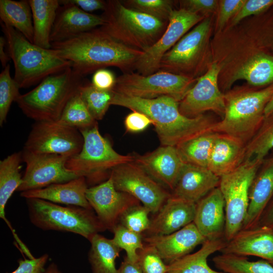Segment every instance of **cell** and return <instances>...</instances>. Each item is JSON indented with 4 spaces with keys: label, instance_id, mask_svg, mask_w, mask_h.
Returning a JSON list of instances; mask_svg holds the SVG:
<instances>
[{
    "label": "cell",
    "instance_id": "cell-41",
    "mask_svg": "<svg viewBox=\"0 0 273 273\" xmlns=\"http://www.w3.org/2000/svg\"><path fill=\"white\" fill-rule=\"evenodd\" d=\"M112 232L114 233L113 241L119 248L125 251L126 258L130 261L136 262L138 251L144 247L142 235L127 229L120 223L117 224Z\"/></svg>",
    "mask_w": 273,
    "mask_h": 273
},
{
    "label": "cell",
    "instance_id": "cell-25",
    "mask_svg": "<svg viewBox=\"0 0 273 273\" xmlns=\"http://www.w3.org/2000/svg\"><path fill=\"white\" fill-rule=\"evenodd\" d=\"M87 183L84 176L67 182L53 184L43 188L21 192L25 198H37L56 204L81 207L93 210L86 198Z\"/></svg>",
    "mask_w": 273,
    "mask_h": 273
},
{
    "label": "cell",
    "instance_id": "cell-54",
    "mask_svg": "<svg viewBox=\"0 0 273 273\" xmlns=\"http://www.w3.org/2000/svg\"><path fill=\"white\" fill-rule=\"evenodd\" d=\"M273 113V95L267 104L264 109V116L267 117Z\"/></svg>",
    "mask_w": 273,
    "mask_h": 273
},
{
    "label": "cell",
    "instance_id": "cell-22",
    "mask_svg": "<svg viewBox=\"0 0 273 273\" xmlns=\"http://www.w3.org/2000/svg\"><path fill=\"white\" fill-rule=\"evenodd\" d=\"M104 23L102 16L85 12L73 5H60L51 34V43L67 40Z\"/></svg>",
    "mask_w": 273,
    "mask_h": 273
},
{
    "label": "cell",
    "instance_id": "cell-27",
    "mask_svg": "<svg viewBox=\"0 0 273 273\" xmlns=\"http://www.w3.org/2000/svg\"><path fill=\"white\" fill-rule=\"evenodd\" d=\"M245 151L246 144L240 139L216 133L207 168L220 177L245 161Z\"/></svg>",
    "mask_w": 273,
    "mask_h": 273
},
{
    "label": "cell",
    "instance_id": "cell-19",
    "mask_svg": "<svg viewBox=\"0 0 273 273\" xmlns=\"http://www.w3.org/2000/svg\"><path fill=\"white\" fill-rule=\"evenodd\" d=\"M207 240L194 222L168 235L149 236L145 241L154 247L167 264L190 254Z\"/></svg>",
    "mask_w": 273,
    "mask_h": 273
},
{
    "label": "cell",
    "instance_id": "cell-6",
    "mask_svg": "<svg viewBox=\"0 0 273 273\" xmlns=\"http://www.w3.org/2000/svg\"><path fill=\"white\" fill-rule=\"evenodd\" d=\"M272 95L273 85L260 90L224 95V115L210 131L234 136L246 144L262 123L265 106Z\"/></svg>",
    "mask_w": 273,
    "mask_h": 273
},
{
    "label": "cell",
    "instance_id": "cell-43",
    "mask_svg": "<svg viewBox=\"0 0 273 273\" xmlns=\"http://www.w3.org/2000/svg\"><path fill=\"white\" fill-rule=\"evenodd\" d=\"M138 254L137 262L142 273H167V264L154 247L144 246Z\"/></svg>",
    "mask_w": 273,
    "mask_h": 273
},
{
    "label": "cell",
    "instance_id": "cell-5",
    "mask_svg": "<svg viewBox=\"0 0 273 273\" xmlns=\"http://www.w3.org/2000/svg\"><path fill=\"white\" fill-rule=\"evenodd\" d=\"M101 28L115 40L130 48L145 52L164 32L168 22L131 9L121 1L109 0L101 15Z\"/></svg>",
    "mask_w": 273,
    "mask_h": 273
},
{
    "label": "cell",
    "instance_id": "cell-21",
    "mask_svg": "<svg viewBox=\"0 0 273 273\" xmlns=\"http://www.w3.org/2000/svg\"><path fill=\"white\" fill-rule=\"evenodd\" d=\"M221 253L254 256L273 265V230L265 226L241 230L220 251Z\"/></svg>",
    "mask_w": 273,
    "mask_h": 273
},
{
    "label": "cell",
    "instance_id": "cell-35",
    "mask_svg": "<svg viewBox=\"0 0 273 273\" xmlns=\"http://www.w3.org/2000/svg\"><path fill=\"white\" fill-rule=\"evenodd\" d=\"M212 261L225 273H273V265L263 259L250 261L246 256L221 253L214 257Z\"/></svg>",
    "mask_w": 273,
    "mask_h": 273
},
{
    "label": "cell",
    "instance_id": "cell-53",
    "mask_svg": "<svg viewBox=\"0 0 273 273\" xmlns=\"http://www.w3.org/2000/svg\"><path fill=\"white\" fill-rule=\"evenodd\" d=\"M7 43L5 37H0V60L4 68L8 65L7 63L10 60L9 55L5 52V46Z\"/></svg>",
    "mask_w": 273,
    "mask_h": 273
},
{
    "label": "cell",
    "instance_id": "cell-28",
    "mask_svg": "<svg viewBox=\"0 0 273 273\" xmlns=\"http://www.w3.org/2000/svg\"><path fill=\"white\" fill-rule=\"evenodd\" d=\"M21 160L22 152H15L0 161V217L9 226L18 245H22L23 242L15 233L10 222L7 219L5 208L9 199L21 184Z\"/></svg>",
    "mask_w": 273,
    "mask_h": 273
},
{
    "label": "cell",
    "instance_id": "cell-7",
    "mask_svg": "<svg viewBox=\"0 0 273 273\" xmlns=\"http://www.w3.org/2000/svg\"><path fill=\"white\" fill-rule=\"evenodd\" d=\"M26 200L31 222L41 230L73 233L89 241L106 230L93 210L37 198Z\"/></svg>",
    "mask_w": 273,
    "mask_h": 273
},
{
    "label": "cell",
    "instance_id": "cell-39",
    "mask_svg": "<svg viewBox=\"0 0 273 273\" xmlns=\"http://www.w3.org/2000/svg\"><path fill=\"white\" fill-rule=\"evenodd\" d=\"M20 87L10 74V66L8 64L0 74V125L6 121L12 103L20 96Z\"/></svg>",
    "mask_w": 273,
    "mask_h": 273
},
{
    "label": "cell",
    "instance_id": "cell-55",
    "mask_svg": "<svg viewBox=\"0 0 273 273\" xmlns=\"http://www.w3.org/2000/svg\"><path fill=\"white\" fill-rule=\"evenodd\" d=\"M44 273H61L54 263H51L46 269Z\"/></svg>",
    "mask_w": 273,
    "mask_h": 273
},
{
    "label": "cell",
    "instance_id": "cell-1",
    "mask_svg": "<svg viewBox=\"0 0 273 273\" xmlns=\"http://www.w3.org/2000/svg\"><path fill=\"white\" fill-rule=\"evenodd\" d=\"M51 49L69 61L73 69L82 77L110 66L124 73L132 72L144 52L118 41L101 27L53 42Z\"/></svg>",
    "mask_w": 273,
    "mask_h": 273
},
{
    "label": "cell",
    "instance_id": "cell-30",
    "mask_svg": "<svg viewBox=\"0 0 273 273\" xmlns=\"http://www.w3.org/2000/svg\"><path fill=\"white\" fill-rule=\"evenodd\" d=\"M31 8L33 27V43L50 49L51 34L60 6L58 0H29Z\"/></svg>",
    "mask_w": 273,
    "mask_h": 273
},
{
    "label": "cell",
    "instance_id": "cell-45",
    "mask_svg": "<svg viewBox=\"0 0 273 273\" xmlns=\"http://www.w3.org/2000/svg\"><path fill=\"white\" fill-rule=\"evenodd\" d=\"M245 1L223 0L219 3L217 26L221 29L232 17L239 11Z\"/></svg>",
    "mask_w": 273,
    "mask_h": 273
},
{
    "label": "cell",
    "instance_id": "cell-14",
    "mask_svg": "<svg viewBox=\"0 0 273 273\" xmlns=\"http://www.w3.org/2000/svg\"><path fill=\"white\" fill-rule=\"evenodd\" d=\"M203 18L200 14L183 8L174 9L164 32L151 47L143 52L135 64L134 70L144 75L158 71L163 56Z\"/></svg>",
    "mask_w": 273,
    "mask_h": 273
},
{
    "label": "cell",
    "instance_id": "cell-38",
    "mask_svg": "<svg viewBox=\"0 0 273 273\" xmlns=\"http://www.w3.org/2000/svg\"><path fill=\"white\" fill-rule=\"evenodd\" d=\"M79 94L93 117L96 121L102 120L111 105L113 90H102L92 83L84 82Z\"/></svg>",
    "mask_w": 273,
    "mask_h": 273
},
{
    "label": "cell",
    "instance_id": "cell-32",
    "mask_svg": "<svg viewBox=\"0 0 273 273\" xmlns=\"http://www.w3.org/2000/svg\"><path fill=\"white\" fill-rule=\"evenodd\" d=\"M88 260L93 273H117L115 261L121 249L113 241L99 234L90 240Z\"/></svg>",
    "mask_w": 273,
    "mask_h": 273
},
{
    "label": "cell",
    "instance_id": "cell-2",
    "mask_svg": "<svg viewBox=\"0 0 273 273\" xmlns=\"http://www.w3.org/2000/svg\"><path fill=\"white\" fill-rule=\"evenodd\" d=\"M113 92L111 105L146 114L152 121L162 146L176 147L206 132L216 122L203 114L187 117L179 109V102L170 96L144 99Z\"/></svg>",
    "mask_w": 273,
    "mask_h": 273
},
{
    "label": "cell",
    "instance_id": "cell-11",
    "mask_svg": "<svg viewBox=\"0 0 273 273\" xmlns=\"http://www.w3.org/2000/svg\"><path fill=\"white\" fill-rule=\"evenodd\" d=\"M83 138L75 128L55 121H37L31 128L23 150L36 154L59 155L69 159L81 151Z\"/></svg>",
    "mask_w": 273,
    "mask_h": 273
},
{
    "label": "cell",
    "instance_id": "cell-26",
    "mask_svg": "<svg viewBox=\"0 0 273 273\" xmlns=\"http://www.w3.org/2000/svg\"><path fill=\"white\" fill-rule=\"evenodd\" d=\"M261 166L250 189L249 207L243 230L258 225L262 213L273 197V157L263 160Z\"/></svg>",
    "mask_w": 273,
    "mask_h": 273
},
{
    "label": "cell",
    "instance_id": "cell-36",
    "mask_svg": "<svg viewBox=\"0 0 273 273\" xmlns=\"http://www.w3.org/2000/svg\"><path fill=\"white\" fill-rule=\"evenodd\" d=\"M273 148V113L265 117L257 131L246 144L245 160L262 162Z\"/></svg>",
    "mask_w": 273,
    "mask_h": 273
},
{
    "label": "cell",
    "instance_id": "cell-20",
    "mask_svg": "<svg viewBox=\"0 0 273 273\" xmlns=\"http://www.w3.org/2000/svg\"><path fill=\"white\" fill-rule=\"evenodd\" d=\"M193 222L206 240L224 239L225 202L219 187L196 203Z\"/></svg>",
    "mask_w": 273,
    "mask_h": 273
},
{
    "label": "cell",
    "instance_id": "cell-15",
    "mask_svg": "<svg viewBox=\"0 0 273 273\" xmlns=\"http://www.w3.org/2000/svg\"><path fill=\"white\" fill-rule=\"evenodd\" d=\"M210 23L209 18L205 19L181 37L163 56L159 70L183 76L188 73H194L202 57Z\"/></svg>",
    "mask_w": 273,
    "mask_h": 273
},
{
    "label": "cell",
    "instance_id": "cell-3",
    "mask_svg": "<svg viewBox=\"0 0 273 273\" xmlns=\"http://www.w3.org/2000/svg\"><path fill=\"white\" fill-rule=\"evenodd\" d=\"M8 44L9 55L15 68L14 79L20 88L40 83L46 77L61 72L71 63L53 49L41 48L29 41L14 28L1 22Z\"/></svg>",
    "mask_w": 273,
    "mask_h": 273
},
{
    "label": "cell",
    "instance_id": "cell-17",
    "mask_svg": "<svg viewBox=\"0 0 273 273\" xmlns=\"http://www.w3.org/2000/svg\"><path fill=\"white\" fill-rule=\"evenodd\" d=\"M86 198L101 223L111 231L127 210L140 204L130 195L117 190L110 176L100 184L88 188Z\"/></svg>",
    "mask_w": 273,
    "mask_h": 273
},
{
    "label": "cell",
    "instance_id": "cell-12",
    "mask_svg": "<svg viewBox=\"0 0 273 273\" xmlns=\"http://www.w3.org/2000/svg\"><path fill=\"white\" fill-rule=\"evenodd\" d=\"M110 176L117 190L130 195L153 213L171 196L134 161L115 167Z\"/></svg>",
    "mask_w": 273,
    "mask_h": 273
},
{
    "label": "cell",
    "instance_id": "cell-23",
    "mask_svg": "<svg viewBox=\"0 0 273 273\" xmlns=\"http://www.w3.org/2000/svg\"><path fill=\"white\" fill-rule=\"evenodd\" d=\"M196 203L171 196L151 220L149 236L173 233L193 222Z\"/></svg>",
    "mask_w": 273,
    "mask_h": 273
},
{
    "label": "cell",
    "instance_id": "cell-18",
    "mask_svg": "<svg viewBox=\"0 0 273 273\" xmlns=\"http://www.w3.org/2000/svg\"><path fill=\"white\" fill-rule=\"evenodd\" d=\"M134 162L159 183L173 190L185 162L176 147L162 146L143 155H135Z\"/></svg>",
    "mask_w": 273,
    "mask_h": 273
},
{
    "label": "cell",
    "instance_id": "cell-47",
    "mask_svg": "<svg viewBox=\"0 0 273 273\" xmlns=\"http://www.w3.org/2000/svg\"><path fill=\"white\" fill-rule=\"evenodd\" d=\"M126 116L124 120V125L126 131L132 133L143 131L153 121L144 113L132 111Z\"/></svg>",
    "mask_w": 273,
    "mask_h": 273
},
{
    "label": "cell",
    "instance_id": "cell-37",
    "mask_svg": "<svg viewBox=\"0 0 273 273\" xmlns=\"http://www.w3.org/2000/svg\"><path fill=\"white\" fill-rule=\"evenodd\" d=\"M57 121L79 130L90 128L97 123L82 101L79 92L68 102Z\"/></svg>",
    "mask_w": 273,
    "mask_h": 273
},
{
    "label": "cell",
    "instance_id": "cell-4",
    "mask_svg": "<svg viewBox=\"0 0 273 273\" xmlns=\"http://www.w3.org/2000/svg\"><path fill=\"white\" fill-rule=\"evenodd\" d=\"M71 67L42 80L30 91L20 95L16 102L28 118L37 121H55L68 102L84 82Z\"/></svg>",
    "mask_w": 273,
    "mask_h": 273
},
{
    "label": "cell",
    "instance_id": "cell-48",
    "mask_svg": "<svg viewBox=\"0 0 273 273\" xmlns=\"http://www.w3.org/2000/svg\"><path fill=\"white\" fill-rule=\"evenodd\" d=\"M116 78L110 70L100 69L94 73L92 84L96 87L105 90H112L116 83Z\"/></svg>",
    "mask_w": 273,
    "mask_h": 273
},
{
    "label": "cell",
    "instance_id": "cell-13",
    "mask_svg": "<svg viewBox=\"0 0 273 273\" xmlns=\"http://www.w3.org/2000/svg\"><path fill=\"white\" fill-rule=\"evenodd\" d=\"M22 158L26 164V168L17 191L22 192L43 188L80 176L67 168L66 163L69 158L65 156L36 154L23 150Z\"/></svg>",
    "mask_w": 273,
    "mask_h": 273
},
{
    "label": "cell",
    "instance_id": "cell-51",
    "mask_svg": "<svg viewBox=\"0 0 273 273\" xmlns=\"http://www.w3.org/2000/svg\"><path fill=\"white\" fill-rule=\"evenodd\" d=\"M258 225L267 226L273 230V197L262 213Z\"/></svg>",
    "mask_w": 273,
    "mask_h": 273
},
{
    "label": "cell",
    "instance_id": "cell-24",
    "mask_svg": "<svg viewBox=\"0 0 273 273\" xmlns=\"http://www.w3.org/2000/svg\"><path fill=\"white\" fill-rule=\"evenodd\" d=\"M219 181L220 177L208 168L185 163L171 195L197 203L218 187Z\"/></svg>",
    "mask_w": 273,
    "mask_h": 273
},
{
    "label": "cell",
    "instance_id": "cell-46",
    "mask_svg": "<svg viewBox=\"0 0 273 273\" xmlns=\"http://www.w3.org/2000/svg\"><path fill=\"white\" fill-rule=\"evenodd\" d=\"M48 259V254L37 258L19 259L18 267L11 273H44Z\"/></svg>",
    "mask_w": 273,
    "mask_h": 273
},
{
    "label": "cell",
    "instance_id": "cell-9",
    "mask_svg": "<svg viewBox=\"0 0 273 273\" xmlns=\"http://www.w3.org/2000/svg\"><path fill=\"white\" fill-rule=\"evenodd\" d=\"M262 163L246 160L233 171L220 177L218 187L225 202L226 242L242 229L249 207L250 189Z\"/></svg>",
    "mask_w": 273,
    "mask_h": 273
},
{
    "label": "cell",
    "instance_id": "cell-33",
    "mask_svg": "<svg viewBox=\"0 0 273 273\" xmlns=\"http://www.w3.org/2000/svg\"><path fill=\"white\" fill-rule=\"evenodd\" d=\"M215 132L208 131L185 141L176 147L186 163L208 167Z\"/></svg>",
    "mask_w": 273,
    "mask_h": 273
},
{
    "label": "cell",
    "instance_id": "cell-50",
    "mask_svg": "<svg viewBox=\"0 0 273 273\" xmlns=\"http://www.w3.org/2000/svg\"><path fill=\"white\" fill-rule=\"evenodd\" d=\"M60 5L71 4L77 6L83 11L88 13L102 10L104 11L107 6V1L102 0H62Z\"/></svg>",
    "mask_w": 273,
    "mask_h": 273
},
{
    "label": "cell",
    "instance_id": "cell-52",
    "mask_svg": "<svg viewBox=\"0 0 273 273\" xmlns=\"http://www.w3.org/2000/svg\"><path fill=\"white\" fill-rule=\"evenodd\" d=\"M117 273H142L136 262L128 260L126 257L117 269Z\"/></svg>",
    "mask_w": 273,
    "mask_h": 273
},
{
    "label": "cell",
    "instance_id": "cell-34",
    "mask_svg": "<svg viewBox=\"0 0 273 273\" xmlns=\"http://www.w3.org/2000/svg\"><path fill=\"white\" fill-rule=\"evenodd\" d=\"M244 79L255 86L264 85L273 81V57L257 55L239 69L232 78L231 83Z\"/></svg>",
    "mask_w": 273,
    "mask_h": 273
},
{
    "label": "cell",
    "instance_id": "cell-49",
    "mask_svg": "<svg viewBox=\"0 0 273 273\" xmlns=\"http://www.w3.org/2000/svg\"><path fill=\"white\" fill-rule=\"evenodd\" d=\"M180 8L198 14L212 12L217 8V1L214 0H187L180 1Z\"/></svg>",
    "mask_w": 273,
    "mask_h": 273
},
{
    "label": "cell",
    "instance_id": "cell-42",
    "mask_svg": "<svg viewBox=\"0 0 273 273\" xmlns=\"http://www.w3.org/2000/svg\"><path fill=\"white\" fill-rule=\"evenodd\" d=\"M150 211L140 204L127 210L120 218L118 223L127 229L142 235L149 229L151 220L149 218Z\"/></svg>",
    "mask_w": 273,
    "mask_h": 273
},
{
    "label": "cell",
    "instance_id": "cell-10",
    "mask_svg": "<svg viewBox=\"0 0 273 273\" xmlns=\"http://www.w3.org/2000/svg\"><path fill=\"white\" fill-rule=\"evenodd\" d=\"M193 78L159 70L144 75L138 73H123L116 78L113 90L116 93L144 99L170 96L179 102L191 88Z\"/></svg>",
    "mask_w": 273,
    "mask_h": 273
},
{
    "label": "cell",
    "instance_id": "cell-29",
    "mask_svg": "<svg viewBox=\"0 0 273 273\" xmlns=\"http://www.w3.org/2000/svg\"><path fill=\"white\" fill-rule=\"evenodd\" d=\"M226 243L225 239L207 240L197 251L167 264V273H225L211 268L207 259L211 254L220 251Z\"/></svg>",
    "mask_w": 273,
    "mask_h": 273
},
{
    "label": "cell",
    "instance_id": "cell-16",
    "mask_svg": "<svg viewBox=\"0 0 273 273\" xmlns=\"http://www.w3.org/2000/svg\"><path fill=\"white\" fill-rule=\"evenodd\" d=\"M220 70L216 63H212L207 72L199 77L197 83L179 102V109L184 115L196 117L207 111H212L223 116L225 102L224 95L218 85Z\"/></svg>",
    "mask_w": 273,
    "mask_h": 273
},
{
    "label": "cell",
    "instance_id": "cell-31",
    "mask_svg": "<svg viewBox=\"0 0 273 273\" xmlns=\"http://www.w3.org/2000/svg\"><path fill=\"white\" fill-rule=\"evenodd\" d=\"M1 22L22 33L33 43V27L31 8L28 1H0Z\"/></svg>",
    "mask_w": 273,
    "mask_h": 273
},
{
    "label": "cell",
    "instance_id": "cell-8",
    "mask_svg": "<svg viewBox=\"0 0 273 273\" xmlns=\"http://www.w3.org/2000/svg\"><path fill=\"white\" fill-rule=\"evenodd\" d=\"M79 131L83 138L82 148L77 155L68 159L66 166L85 177L87 183L97 181L115 167L134 161L133 156L123 155L113 149L109 140L100 133L98 123Z\"/></svg>",
    "mask_w": 273,
    "mask_h": 273
},
{
    "label": "cell",
    "instance_id": "cell-44",
    "mask_svg": "<svg viewBox=\"0 0 273 273\" xmlns=\"http://www.w3.org/2000/svg\"><path fill=\"white\" fill-rule=\"evenodd\" d=\"M273 5V0H249L244 4L233 17V25L239 23L242 19L252 15L258 14Z\"/></svg>",
    "mask_w": 273,
    "mask_h": 273
},
{
    "label": "cell",
    "instance_id": "cell-40",
    "mask_svg": "<svg viewBox=\"0 0 273 273\" xmlns=\"http://www.w3.org/2000/svg\"><path fill=\"white\" fill-rule=\"evenodd\" d=\"M121 2L129 8L166 22H168L174 10V2L171 0H126Z\"/></svg>",
    "mask_w": 273,
    "mask_h": 273
}]
</instances>
